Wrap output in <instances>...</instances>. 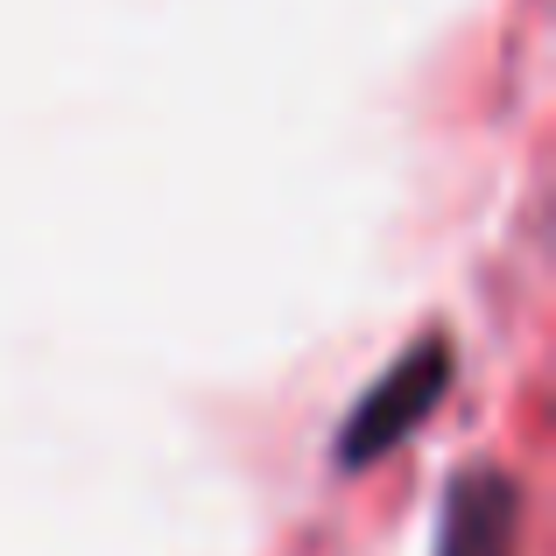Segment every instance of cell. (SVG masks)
<instances>
[{
    "label": "cell",
    "mask_w": 556,
    "mask_h": 556,
    "mask_svg": "<svg viewBox=\"0 0 556 556\" xmlns=\"http://www.w3.org/2000/svg\"><path fill=\"white\" fill-rule=\"evenodd\" d=\"M444 380H451V345L444 339H416L353 402V416H345V430H339V465L345 472H359V465H374L388 444H402V437L430 416V402L444 394Z\"/></svg>",
    "instance_id": "cell-1"
},
{
    "label": "cell",
    "mask_w": 556,
    "mask_h": 556,
    "mask_svg": "<svg viewBox=\"0 0 556 556\" xmlns=\"http://www.w3.org/2000/svg\"><path fill=\"white\" fill-rule=\"evenodd\" d=\"M515 479L501 465H465L437 507V556H515Z\"/></svg>",
    "instance_id": "cell-2"
}]
</instances>
